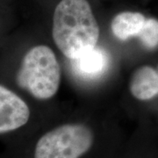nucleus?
Listing matches in <instances>:
<instances>
[{
	"label": "nucleus",
	"instance_id": "obj_1",
	"mask_svg": "<svg viewBox=\"0 0 158 158\" xmlns=\"http://www.w3.org/2000/svg\"><path fill=\"white\" fill-rule=\"evenodd\" d=\"M99 26L87 0H61L52 19V38L62 54L77 59L98 46Z\"/></svg>",
	"mask_w": 158,
	"mask_h": 158
},
{
	"label": "nucleus",
	"instance_id": "obj_2",
	"mask_svg": "<svg viewBox=\"0 0 158 158\" xmlns=\"http://www.w3.org/2000/svg\"><path fill=\"white\" fill-rule=\"evenodd\" d=\"M15 78L17 85L35 99H51L56 95L62 80L56 53L44 44L31 47L23 56Z\"/></svg>",
	"mask_w": 158,
	"mask_h": 158
},
{
	"label": "nucleus",
	"instance_id": "obj_3",
	"mask_svg": "<svg viewBox=\"0 0 158 158\" xmlns=\"http://www.w3.org/2000/svg\"><path fill=\"white\" fill-rule=\"evenodd\" d=\"M94 142V134L84 123H66L48 131L34 148V158H80Z\"/></svg>",
	"mask_w": 158,
	"mask_h": 158
},
{
	"label": "nucleus",
	"instance_id": "obj_4",
	"mask_svg": "<svg viewBox=\"0 0 158 158\" xmlns=\"http://www.w3.org/2000/svg\"><path fill=\"white\" fill-rule=\"evenodd\" d=\"M30 115L27 103L15 91L0 84V135L24 127Z\"/></svg>",
	"mask_w": 158,
	"mask_h": 158
},
{
	"label": "nucleus",
	"instance_id": "obj_5",
	"mask_svg": "<svg viewBox=\"0 0 158 158\" xmlns=\"http://www.w3.org/2000/svg\"><path fill=\"white\" fill-rule=\"evenodd\" d=\"M129 91L141 102L158 99V62L143 64L135 69L129 80Z\"/></svg>",
	"mask_w": 158,
	"mask_h": 158
},
{
	"label": "nucleus",
	"instance_id": "obj_6",
	"mask_svg": "<svg viewBox=\"0 0 158 158\" xmlns=\"http://www.w3.org/2000/svg\"><path fill=\"white\" fill-rule=\"evenodd\" d=\"M110 57L106 51L99 47H95L72 60V69L77 77L86 80H94L101 77L107 71Z\"/></svg>",
	"mask_w": 158,
	"mask_h": 158
},
{
	"label": "nucleus",
	"instance_id": "obj_7",
	"mask_svg": "<svg viewBox=\"0 0 158 158\" xmlns=\"http://www.w3.org/2000/svg\"><path fill=\"white\" fill-rule=\"evenodd\" d=\"M148 18L140 11H125L115 15L111 23L113 36L121 41L138 39L143 30Z\"/></svg>",
	"mask_w": 158,
	"mask_h": 158
},
{
	"label": "nucleus",
	"instance_id": "obj_8",
	"mask_svg": "<svg viewBox=\"0 0 158 158\" xmlns=\"http://www.w3.org/2000/svg\"><path fill=\"white\" fill-rule=\"evenodd\" d=\"M141 46L148 51H156L158 49V19L148 18L147 23L138 37Z\"/></svg>",
	"mask_w": 158,
	"mask_h": 158
}]
</instances>
